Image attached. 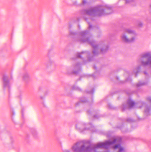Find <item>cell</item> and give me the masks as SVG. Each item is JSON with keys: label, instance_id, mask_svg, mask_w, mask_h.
Listing matches in <instances>:
<instances>
[{"label": "cell", "instance_id": "6da1fadb", "mask_svg": "<svg viewBox=\"0 0 151 152\" xmlns=\"http://www.w3.org/2000/svg\"><path fill=\"white\" fill-rule=\"evenodd\" d=\"M94 45L80 40L74 42L67 48L66 55L69 59L80 64L92 60Z\"/></svg>", "mask_w": 151, "mask_h": 152}, {"label": "cell", "instance_id": "7a4b0ae2", "mask_svg": "<svg viewBox=\"0 0 151 152\" xmlns=\"http://www.w3.org/2000/svg\"><path fill=\"white\" fill-rule=\"evenodd\" d=\"M93 26L92 21L89 18L79 17L73 19L69 22L68 30L72 34L81 35Z\"/></svg>", "mask_w": 151, "mask_h": 152}, {"label": "cell", "instance_id": "3957f363", "mask_svg": "<svg viewBox=\"0 0 151 152\" xmlns=\"http://www.w3.org/2000/svg\"><path fill=\"white\" fill-rule=\"evenodd\" d=\"M101 65L98 61L90 60L80 64H76L72 69L73 75L80 76H93L101 68Z\"/></svg>", "mask_w": 151, "mask_h": 152}, {"label": "cell", "instance_id": "277c9868", "mask_svg": "<svg viewBox=\"0 0 151 152\" xmlns=\"http://www.w3.org/2000/svg\"><path fill=\"white\" fill-rule=\"evenodd\" d=\"M133 115V117L129 118L133 120H142L150 115V104L146 102L139 101L134 107L129 110Z\"/></svg>", "mask_w": 151, "mask_h": 152}, {"label": "cell", "instance_id": "5b68a950", "mask_svg": "<svg viewBox=\"0 0 151 152\" xmlns=\"http://www.w3.org/2000/svg\"><path fill=\"white\" fill-rule=\"evenodd\" d=\"M129 95L124 91H118L111 94L106 99V104L111 109L122 108L128 99Z\"/></svg>", "mask_w": 151, "mask_h": 152}, {"label": "cell", "instance_id": "8992f818", "mask_svg": "<svg viewBox=\"0 0 151 152\" xmlns=\"http://www.w3.org/2000/svg\"><path fill=\"white\" fill-rule=\"evenodd\" d=\"M95 79L93 76H80L74 84V90L90 94L95 87Z\"/></svg>", "mask_w": 151, "mask_h": 152}, {"label": "cell", "instance_id": "52a82bcc", "mask_svg": "<svg viewBox=\"0 0 151 152\" xmlns=\"http://www.w3.org/2000/svg\"><path fill=\"white\" fill-rule=\"evenodd\" d=\"M130 83L136 87L144 86L149 83L150 76L149 73L142 66H139L130 75Z\"/></svg>", "mask_w": 151, "mask_h": 152}, {"label": "cell", "instance_id": "ba28073f", "mask_svg": "<svg viewBox=\"0 0 151 152\" xmlns=\"http://www.w3.org/2000/svg\"><path fill=\"white\" fill-rule=\"evenodd\" d=\"M81 36V39L80 40L94 45L101 38L102 31L99 27L93 26Z\"/></svg>", "mask_w": 151, "mask_h": 152}, {"label": "cell", "instance_id": "9c48e42d", "mask_svg": "<svg viewBox=\"0 0 151 152\" xmlns=\"http://www.w3.org/2000/svg\"><path fill=\"white\" fill-rule=\"evenodd\" d=\"M113 11L111 7L101 5L87 9L84 13L90 17H99L111 14Z\"/></svg>", "mask_w": 151, "mask_h": 152}, {"label": "cell", "instance_id": "30bf717a", "mask_svg": "<svg viewBox=\"0 0 151 152\" xmlns=\"http://www.w3.org/2000/svg\"><path fill=\"white\" fill-rule=\"evenodd\" d=\"M130 75L126 69H120L112 72L109 76L110 80L117 84L124 83L129 79Z\"/></svg>", "mask_w": 151, "mask_h": 152}, {"label": "cell", "instance_id": "8fae6325", "mask_svg": "<svg viewBox=\"0 0 151 152\" xmlns=\"http://www.w3.org/2000/svg\"><path fill=\"white\" fill-rule=\"evenodd\" d=\"M137 127V121L129 118L119 124V129L121 133L126 134L134 131Z\"/></svg>", "mask_w": 151, "mask_h": 152}, {"label": "cell", "instance_id": "7c38bea8", "mask_svg": "<svg viewBox=\"0 0 151 152\" xmlns=\"http://www.w3.org/2000/svg\"><path fill=\"white\" fill-rule=\"evenodd\" d=\"M92 102L91 97L87 96L82 97L75 104V110L79 112L87 110L90 108Z\"/></svg>", "mask_w": 151, "mask_h": 152}, {"label": "cell", "instance_id": "4fadbf2b", "mask_svg": "<svg viewBox=\"0 0 151 152\" xmlns=\"http://www.w3.org/2000/svg\"><path fill=\"white\" fill-rule=\"evenodd\" d=\"M0 137L5 147L12 149L13 146V139L10 133L5 130H2L0 133Z\"/></svg>", "mask_w": 151, "mask_h": 152}, {"label": "cell", "instance_id": "5bb4252c", "mask_svg": "<svg viewBox=\"0 0 151 152\" xmlns=\"http://www.w3.org/2000/svg\"><path fill=\"white\" fill-rule=\"evenodd\" d=\"M91 146V143L89 141H79L73 145L72 150L74 152H85L88 151Z\"/></svg>", "mask_w": 151, "mask_h": 152}, {"label": "cell", "instance_id": "9a60e30c", "mask_svg": "<svg viewBox=\"0 0 151 152\" xmlns=\"http://www.w3.org/2000/svg\"><path fill=\"white\" fill-rule=\"evenodd\" d=\"M109 48V44L106 41L100 42L97 44L94 45L93 53L94 56L103 54L108 51Z\"/></svg>", "mask_w": 151, "mask_h": 152}, {"label": "cell", "instance_id": "2e32d148", "mask_svg": "<svg viewBox=\"0 0 151 152\" xmlns=\"http://www.w3.org/2000/svg\"><path fill=\"white\" fill-rule=\"evenodd\" d=\"M138 96L137 94H131L129 95L128 99L122 107L123 111L130 110L139 101Z\"/></svg>", "mask_w": 151, "mask_h": 152}, {"label": "cell", "instance_id": "e0dca14e", "mask_svg": "<svg viewBox=\"0 0 151 152\" xmlns=\"http://www.w3.org/2000/svg\"><path fill=\"white\" fill-rule=\"evenodd\" d=\"M137 34L134 31L131 30H126L124 31L121 36V41L125 43H131L135 40Z\"/></svg>", "mask_w": 151, "mask_h": 152}, {"label": "cell", "instance_id": "ac0fdd59", "mask_svg": "<svg viewBox=\"0 0 151 152\" xmlns=\"http://www.w3.org/2000/svg\"><path fill=\"white\" fill-rule=\"evenodd\" d=\"M75 129L80 132H92L95 130L94 126L90 123L79 122L76 123Z\"/></svg>", "mask_w": 151, "mask_h": 152}, {"label": "cell", "instance_id": "d6986e66", "mask_svg": "<svg viewBox=\"0 0 151 152\" xmlns=\"http://www.w3.org/2000/svg\"><path fill=\"white\" fill-rule=\"evenodd\" d=\"M121 142V138L120 137H113V138H110L105 142L99 143L97 145L110 146L116 144L120 143Z\"/></svg>", "mask_w": 151, "mask_h": 152}, {"label": "cell", "instance_id": "ffe728a7", "mask_svg": "<svg viewBox=\"0 0 151 152\" xmlns=\"http://www.w3.org/2000/svg\"><path fill=\"white\" fill-rule=\"evenodd\" d=\"M140 62L143 66H150L151 64V55L150 53L148 52L142 54L140 58Z\"/></svg>", "mask_w": 151, "mask_h": 152}, {"label": "cell", "instance_id": "44dd1931", "mask_svg": "<svg viewBox=\"0 0 151 152\" xmlns=\"http://www.w3.org/2000/svg\"><path fill=\"white\" fill-rule=\"evenodd\" d=\"M73 4L77 6H82L90 4L94 1V0H71Z\"/></svg>", "mask_w": 151, "mask_h": 152}, {"label": "cell", "instance_id": "7402d4cb", "mask_svg": "<svg viewBox=\"0 0 151 152\" xmlns=\"http://www.w3.org/2000/svg\"><path fill=\"white\" fill-rule=\"evenodd\" d=\"M109 152H122L123 148L120 144L118 143L109 146Z\"/></svg>", "mask_w": 151, "mask_h": 152}, {"label": "cell", "instance_id": "603a6c76", "mask_svg": "<svg viewBox=\"0 0 151 152\" xmlns=\"http://www.w3.org/2000/svg\"><path fill=\"white\" fill-rule=\"evenodd\" d=\"M94 152H109V146L96 145L93 150Z\"/></svg>", "mask_w": 151, "mask_h": 152}, {"label": "cell", "instance_id": "cb8c5ba5", "mask_svg": "<svg viewBox=\"0 0 151 152\" xmlns=\"http://www.w3.org/2000/svg\"><path fill=\"white\" fill-rule=\"evenodd\" d=\"M3 83L4 86H6L8 84V78L7 76H4L3 77Z\"/></svg>", "mask_w": 151, "mask_h": 152}, {"label": "cell", "instance_id": "d4e9b609", "mask_svg": "<svg viewBox=\"0 0 151 152\" xmlns=\"http://www.w3.org/2000/svg\"><path fill=\"white\" fill-rule=\"evenodd\" d=\"M31 133H32V134L33 135V136L35 137H37V133H36V131H35L34 129H31Z\"/></svg>", "mask_w": 151, "mask_h": 152}, {"label": "cell", "instance_id": "484cf974", "mask_svg": "<svg viewBox=\"0 0 151 152\" xmlns=\"http://www.w3.org/2000/svg\"><path fill=\"white\" fill-rule=\"evenodd\" d=\"M23 79H24V80H25V82H27V81H28V80H29L28 76L27 75H25L24 76Z\"/></svg>", "mask_w": 151, "mask_h": 152}, {"label": "cell", "instance_id": "4316f807", "mask_svg": "<svg viewBox=\"0 0 151 152\" xmlns=\"http://www.w3.org/2000/svg\"><path fill=\"white\" fill-rule=\"evenodd\" d=\"M132 1L133 0H125V1L127 3L130 2Z\"/></svg>", "mask_w": 151, "mask_h": 152}, {"label": "cell", "instance_id": "83f0119b", "mask_svg": "<svg viewBox=\"0 0 151 152\" xmlns=\"http://www.w3.org/2000/svg\"><path fill=\"white\" fill-rule=\"evenodd\" d=\"M64 152H69V151H64Z\"/></svg>", "mask_w": 151, "mask_h": 152}]
</instances>
